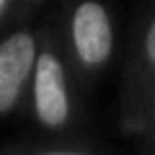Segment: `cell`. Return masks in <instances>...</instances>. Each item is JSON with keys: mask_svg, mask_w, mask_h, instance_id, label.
I'll return each instance as SVG.
<instances>
[{"mask_svg": "<svg viewBox=\"0 0 155 155\" xmlns=\"http://www.w3.org/2000/svg\"><path fill=\"white\" fill-rule=\"evenodd\" d=\"M70 39L83 67H101L114 54V23L101 0H80L70 18Z\"/></svg>", "mask_w": 155, "mask_h": 155, "instance_id": "obj_1", "label": "cell"}, {"mask_svg": "<svg viewBox=\"0 0 155 155\" xmlns=\"http://www.w3.org/2000/svg\"><path fill=\"white\" fill-rule=\"evenodd\" d=\"M31 91H34V111L41 127L47 129H62L70 122L72 106H70V88H67L65 65L54 52L36 54L31 75Z\"/></svg>", "mask_w": 155, "mask_h": 155, "instance_id": "obj_2", "label": "cell"}, {"mask_svg": "<svg viewBox=\"0 0 155 155\" xmlns=\"http://www.w3.org/2000/svg\"><path fill=\"white\" fill-rule=\"evenodd\" d=\"M36 65V39L31 31H16L0 41V114H8L21 98Z\"/></svg>", "mask_w": 155, "mask_h": 155, "instance_id": "obj_3", "label": "cell"}, {"mask_svg": "<svg viewBox=\"0 0 155 155\" xmlns=\"http://www.w3.org/2000/svg\"><path fill=\"white\" fill-rule=\"evenodd\" d=\"M145 57L150 65H155V18L150 21L147 31H145Z\"/></svg>", "mask_w": 155, "mask_h": 155, "instance_id": "obj_4", "label": "cell"}, {"mask_svg": "<svg viewBox=\"0 0 155 155\" xmlns=\"http://www.w3.org/2000/svg\"><path fill=\"white\" fill-rule=\"evenodd\" d=\"M39 155H85V153H78V150H49V153H39Z\"/></svg>", "mask_w": 155, "mask_h": 155, "instance_id": "obj_5", "label": "cell"}, {"mask_svg": "<svg viewBox=\"0 0 155 155\" xmlns=\"http://www.w3.org/2000/svg\"><path fill=\"white\" fill-rule=\"evenodd\" d=\"M3 3H5V0H0V5H3Z\"/></svg>", "mask_w": 155, "mask_h": 155, "instance_id": "obj_6", "label": "cell"}]
</instances>
